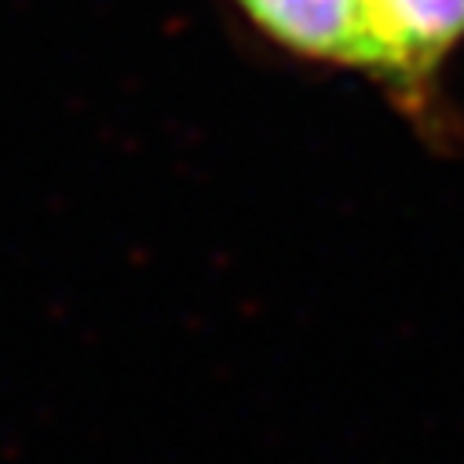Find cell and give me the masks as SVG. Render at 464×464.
<instances>
[{"label": "cell", "mask_w": 464, "mask_h": 464, "mask_svg": "<svg viewBox=\"0 0 464 464\" xmlns=\"http://www.w3.org/2000/svg\"><path fill=\"white\" fill-rule=\"evenodd\" d=\"M230 8L264 44L304 66L377 77L362 0H230Z\"/></svg>", "instance_id": "2"}, {"label": "cell", "mask_w": 464, "mask_h": 464, "mask_svg": "<svg viewBox=\"0 0 464 464\" xmlns=\"http://www.w3.org/2000/svg\"><path fill=\"white\" fill-rule=\"evenodd\" d=\"M377 84L417 129H442L439 81L464 44V0H362Z\"/></svg>", "instance_id": "1"}]
</instances>
